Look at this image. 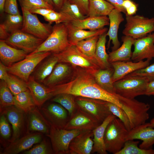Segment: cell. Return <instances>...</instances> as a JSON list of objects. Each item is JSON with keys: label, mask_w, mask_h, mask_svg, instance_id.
<instances>
[{"label": "cell", "mask_w": 154, "mask_h": 154, "mask_svg": "<svg viewBox=\"0 0 154 154\" xmlns=\"http://www.w3.org/2000/svg\"><path fill=\"white\" fill-rule=\"evenodd\" d=\"M149 123L150 126L152 128H154V117L151 120Z\"/></svg>", "instance_id": "cell-58"}, {"label": "cell", "mask_w": 154, "mask_h": 154, "mask_svg": "<svg viewBox=\"0 0 154 154\" xmlns=\"http://www.w3.org/2000/svg\"><path fill=\"white\" fill-rule=\"evenodd\" d=\"M40 110L50 126L59 128L64 129L70 117L68 111L59 104L42 106Z\"/></svg>", "instance_id": "cell-13"}, {"label": "cell", "mask_w": 154, "mask_h": 154, "mask_svg": "<svg viewBox=\"0 0 154 154\" xmlns=\"http://www.w3.org/2000/svg\"><path fill=\"white\" fill-rule=\"evenodd\" d=\"M151 60H146L134 62L118 61L110 63L114 70L112 77L114 83L137 70L144 68L150 64Z\"/></svg>", "instance_id": "cell-19"}, {"label": "cell", "mask_w": 154, "mask_h": 154, "mask_svg": "<svg viewBox=\"0 0 154 154\" xmlns=\"http://www.w3.org/2000/svg\"><path fill=\"white\" fill-rule=\"evenodd\" d=\"M66 0H52L54 7L59 10Z\"/></svg>", "instance_id": "cell-56"}, {"label": "cell", "mask_w": 154, "mask_h": 154, "mask_svg": "<svg viewBox=\"0 0 154 154\" xmlns=\"http://www.w3.org/2000/svg\"><path fill=\"white\" fill-rule=\"evenodd\" d=\"M131 59L134 62L145 59L151 60L154 58V33H150L140 38L135 39Z\"/></svg>", "instance_id": "cell-14"}, {"label": "cell", "mask_w": 154, "mask_h": 154, "mask_svg": "<svg viewBox=\"0 0 154 154\" xmlns=\"http://www.w3.org/2000/svg\"><path fill=\"white\" fill-rule=\"evenodd\" d=\"M48 88L52 97L68 94L111 102L121 107L116 93L109 92L102 88L96 82L93 74L81 68L75 70L70 80Z\"/></svg>", "instance_id": "cell-1"}, {"label": "cell", "mask_w": 154, "mask_h": 154, "mask_svg": "<svg viewBox=\"0 0 154 154\" xmlns=\"http://www.w3.org/2000/svg\"><path fill=\"white\" fill-rule=\"evenodd\" d=\"M139 143V141L134 140H127L123 147L116 154H154V149L141 148L138 146Z\"/></svg>", "instance_id": "cell-37"}, {"label": "cell", "mask_w": 154, "mask_h": 154, "mask_svg": "<svg viewBox=\"0 0 154 154\" xmlns=\"http://www.w3.org/2000/svg\"><path fill=\"white\" fill-rule=\"evenodd\" d=\"M114 8L106 0H89L88 17L108 16Z\"/></svg>", "instance_id": "cell-32"}, {"label": "cell", "mask_w": 154, "mask_h": 154, "mask_svg": "<svg viewBox=\"0 0 154 154\" xmlns=\"http://www.w3.org/2000/svg\"><path fill=\"white\" fill-rule=\"evenodd\" d=\"M27 83L36 106L40 109L44 103L52 97L49 88L40 84L33 76H30Z\"/></svg>", "instance_id": "cell-24"}, {"label": "cell", "mask_w": 154, "mask_h": 154, "mask_svg": "<svg viewBox=\"0 0 154 154\" xmlns=\"http://www.w3.org/2000/svg\"><path fill=\"white\" fill-rule=\"evenodd\" d=\"M28 54L24 50L10 46L4 40L0 41V58L7 67L25 59Z\"/></svg>", "instance_id": "cell-23"}, {"label": "cell", "mask_w": 154, "mask_h": 154, "mask_svg": "<svg viewBox=\"0 0 154 154\" xmlns=\"http://www.w3.org/2000/svg\"><path fill=\"white\" fill-rule=\"evenodd\" d=\"M108 17L109 19V28L106 35L108 36L109 40L108 48H109L111 41L113 44L112 51L117 49L120 46V42L118 37V32L120 24L124 20L122 13L114 8L112 10Z\"/></svg>", "instance_id": "cell-22"}, {"label": "cell", "mask_w": 154, "mask_h": 154, "mask_svg": "<svg viewBox=\"0 0 154 154\" xmlns=\"http://www.w3.org/2000/svg\"><path fill=\"white\" fill-rule=\"evenodd\" d=\"M44 40L20 30L11 34L5 40L8 44L30 54L34 51Z\"/></svg>", "instance_id": "cell-12"}, {"label": "cell", "mask_w": 154, "mask_h": 154, "mask_svg": "<svg viewBox=\"0 0 154 154\" xmlns=\"http://www.w3.org/2000/svg\"><path fill=\"white\" fill-rule=\"evenodd\" d=\"M116 117L111 114L108 116L100 125L92 130L94 144L92 153L107 154L104 141V136L106 127L109 123Z\"/></svg>", "instance_id": "cell-26"}, {"label": "cell", "mask_w": 154, "mask_h": 154, "mask_svg": "<svg viewBox=\"0 0 154 154\" xmlns=\"http://www.w3.org/2000/svg\"><path fill=\"white\" fill-rule=\"evenodd\" d=\"M21 8L29 11L36 9L44 8L54 9V7L43 0H19Z\"/></svg>", "instance_id": "cell-44"}, {"label": "cell", "mask_w": 154, "mask_h": 154, "mask_svg": "<svg viewBox=\"0 0 154 154\" xmlns=\"http://www.w3.org/2000/svg\"><path fill=\"white\" fill-rule=\"evenodd\" d=\"M4 81L14 96L28 90L27 82L9 73Z\"/></svg>", "instance_id": "cell-38"}, {"label": "cell", "mask_w": 154, "mask_h": 154, "mask_svg": "<svg viewBox=\"0 0 154 154\" xmlns=\"http://www.w3.org/2000/svg\"><path fill=\"white\" fill-rule=\"evenodd\" d=\"M99 36H96L90 37L79 41L75 44L83 54L96 62L95 52L97 43Z\"/></svg>", "instance_id": "cell-35"}, {"label": "cell", "mask_w": 154, "mask_h": 154, "mask_svg": "<svg viewBox=\"0 0 154 154\" xmlns=\"http://www.w3.org/2000/svg\"><path fill=\"white\" fill-rule=\"evenodd\" d=\"M54 10L48 8H41L35 9L29 11L33 14H39L44 17Z\"/></svg>", "instance_id": "cell-52"}, {"label": "cell", "mask_w": 154, "mask_h": 154, "mask_svg": "<svg viewBox=\"0 0 154 154\" xmlns=\"http://www.w3.org/2000/svg\"><path fill=\"white\" fill-rule=\"evenodd\" d=\"M28 113L27 134L35 132L49 134L50 125L37 107Z\"/></svg>", "instance_id": "cell-21"}, {"label": "cell", "mask_w": 154, "mask_h": 154, "mask_svg": "<svg viewBox=\"0 0 154 154\" xmlns=\"http://www.w3.org/2000/svg\"><path fill=\"white\" fill-rule=\"evenodd\" d=\"M10 34L7 31L2 24L0 25V38L5 40L9 36Z\"/></svg>", "instance_id": "cell-55"}, {"label": "cell", "mask_w": 154, "mask_h": 154, "mask_svg": "<svg viewBox=\"0 0 154 154\" xmlns=\"http://www.w3.org/2000/svg\"><path fill=\"white\" fill-rule=\"evenodd\" d=\"M125 16L126 23L122 31L124 35L137 39L154 31V18L139 15Z\"/></svg>", "instance_id": "cell-7"}, {"label": "cell", "mask_w": 154, "mask_h": 154, "mask_svg": "<svg viewBox=\"0 0 154 154\" xmlns=\"http://www.w3.org/2000/svg\"><path fill=\"white\" fill-rule=\"evenodd\" d=\"M23 23V16L20 14L17 15L8 14L2 24L7 31L11 34L21 30Z\"/></svg>", "instance_id": "cell-39"}, {"label": "cell", "mask_w": 154, "mask_h": 154, "mask_svg": "<svg viewBox=\"0 0 154 154\" xmlns=\"http://www.w3.org/2000/svg\"><path fill=\"white\" fill-rule=\"evenodd\" d=\"M101 123L87 113L77 108L71 116L64 129L93 130Z\"/></svg>", "instance_id": "cell-15"}, {"label": "cell", "mask_w": 154, "mask_h": 154, "mask_svg": "<svg viewBox=\"0 0 154 154\" xmlns=\"http://www.w3.org/2000/svg\"><path fill=\"white\" fill-rule=\"evenodd\" d=\"M44 19L51 24L55 22L56 24L71 22L74 20L71 17L60 12H57L54 10L44 17Z\"/></svg>", "instance_id": "cell-43"}, {"label": "cell", "mask_w": 154, "mask_h": 154, "mask_svg": "<svg viewBox=\"0 0 154 154\" xmlns=\"http://www.w3.org/2000/svg\"><path fill=\"white\" fill-rule=\"evenodd\" d=\"M23 23L21 30L37 37L45 40L52 32L50 24L43 23L37 16L29 11L21 8Z\"/></svg>", "instance_id": "cell-11"}, {"label": "cell", "mask_w": 154, "mask_h": 154, "mask_svg": "<svg viewBox=\"0 0 154 154\" xmlns=\"http://www.w3.org/2000/svg\"><path fill=\"white\" fill-rule=\"evenodd\" d=\"M4 11L8 14L17 15L20 14L17 0H6Z\"/></svg>", "instance_id": "cell-48"}, {"label": "cell", "mask_w": 154, "mask_h": 154, "mask_svg": "<svg viewBox=\"0 0 154 154\" xmlns=\"http://www.w3.org/2000/svg\"><path fill=\"white\" fill-rule=\"evenodd\" d=\"M84 131L78 129H66L50 126L49 133L46 135L50 139L54 153L68 154H70L69 146L71 141Z\"/></svg>", "instance_id": "cell-9"}, {"label": "cell", "mask_w": 154, "mask_h": 154, "mask_svg": "<svg viewBox=\"0 0 154 154\" xmlns=\"http://www.w3.org/2000/svg\"><path fill=\"white\" fill-rule=\"evenodd\" d=\"M9 73L8 72L7 67L1 61L0 62V79L4 81L7 78Z\"/></svg>", "instance_id": "cell-53"}, {"label": "cell", "mask_w": 154, "mask_h": 154, "mask_svg": "<svg viewBox=\"0 0 154 154\" xmlns=\"http://www.w3.org/2000/svg\"><path fill=\"white\" fill-rule=\"evenodd\" d=\"M70 3L76 5L82 13L88 17L89 12V0H68Z\"/></svg>", "instance_id": "cell-49"}, {"label": "cell", "mask_w": 154, "mask_h": 154, "mask_svg": "<svg viewBox=\"0 0 154 154\" xmlns=\"http://www.w3.org/2000/svg\"><path fill=\"white\" fill-rule=\"evenodd\" d=\"M129 131L117 117L112 120L106 129L104 141L108 152L116 154L123 147Z\"/></svg>", "instance_id": "cell-4"}, {"label": "cell", "mask_w": 154, "mask_h": 154, "mask_svg": "<svg viewBox=\"0 0 154 154\" xmlns=\"http://www.w3.org/2000/svg\"><path fill=\"white\" fill-rule=\"evenodd\" d=\"M111 4L115 7L121 13H123L126 14V11L123 6V4L124 0H106Z\"/></svg>", "instance_id": "cell-51"}, {"label": "cell", "mask_w": 154, "mask_h": 154, "mask_svg": "<svg viewBox=\"0 0 154 154\" xmlns=\"http://www.w3.org/2000/svg\"><path fill=\"white\" fill-rule=\"evenodd\" d=\"M72 17L74 20H81L88 17L84 15L76 5L66 0L59 10Z\"/></svg>", "instance_id": "cell-41"}, {"label": "cell", "mask_w": 154, "mask_h": 154, "mask_svg": "<svg viewBox=\"0 0 154 154\" xmlns=\"http://www.w3.org/2000/svg\"><path fill=\"white\" fill-rule=\"evenodd\" d=\"M42 133L35 132L27 134L10 142L1 154H17L28 150L34 145L38 143L42 140Z\"/></svg>", "instance_id": "cell-18"}, {"label": "cell", "mask_w": 154, "mask_h": 154, "mask_svg": "<svg viewBox=\"0 0 154 154\" xmlns=\"http://www.w3.org/2000/svg\"><path fill=\"white\" fill-rule=\"evenodd\" d=\"M147 78L149 82L154 80V63L146 67L137 70L128 74Z\"/></svg>", "instance_id": "cell-47"}, {"label": "cell", "mask_w": 154, "mask_h": 154, "mask_svg": "<svg viewBox=\"0 0 154 154\" xmlns=\"http://www.w3.org/2000/svg\"><path fill=\"white\" fill-rule=\"evenodd\" d=\"M5 115L1 113L0 117V133L3 139H9L11 135V128Z\"/></svg>", "instance_id": "cell-46"}, {"label": "cell", "mask_w": 154, "mask_h": 154, "mask_svg": "<svg viewBox=\"0 0 154 154\" xmlns=\"http://www.w3.org/2000/svg\"><path fill=\"white\" fill-rule=\"evenodd\" d=\"M14 105V96L5 82L1 80L0 84V110Z\"/></svg>", "instance_id": "cell-40"}, {"label": "cell", "mask_w": 154, "mask_h": 154, "mask_svg": "<svg viewBox=\"0 0 154 154\" xmlns=\"http://www.w3.org/2000/svg\"><path fill=\"white\" fill-rule=\"evenodd\" d=\"M106 32L100 36L97 42L95 52L96 60L101 69L110 68L111 64L109 61V54L106 52Z\"/></svg>", "instance_id": "cell-31"}, {"label": "cell", "mask_w": 154, "mask_h": 154, "mask_svg": "<svg viewBox=\"0 0 154 154\" xmlns=\"http://www.w3.org/2000/svg\"><path fill=\"white\" fill-rule=\"evenodd\" d=\"M123 5L126 11L125 15H134L137 10V4L131 0H124Z\"/></svg>", "instance_id": "cell-50"}, {"label": "cell", "mask_w": 154, "mask_h": 154, "mask_svg": "<svg viewBox=\"0 0 154 154\" xmlns=\"http://www.w3.org/2000/svg\"><path fill=\"white\" fill-rule=\"evenodd\" d=\"M71 44L68 37L67 27L64 23L56 24L51 33L33 52L29 54L41 52H49L53 54L60 52Z\"/></svg>", "instance_id": "cell-2"}, {"label": "cell", "mask_w": 154, "mask_h": 154, "mask_svg": "<svg viewBox=\"0 0 154 154\" xmlns=\"http://www.w3.org/2000/svg\"><path fill=\"white\" fill-rule=\"evenodd\" d=\"M107 105L111 113L119 118L123 123L129 131L131 129L129 117L124 110L120 107L113 103L107 102Z\"/></svg>", "instance_id": "cell-42"}, {"label": "cell", "mask_w": 154, "mask_h": 154, "mask_svg": "<svg viewBox=\"0 0 154 154\" xmlns=\"http://www.w3.org/2000/svg\"><path fill=\"white\" fill-rule=\"evenodd\" d=\"M145 95L154 96V80L148 83Z\"/></svg>", "instance_id": "cell-54"}, {"label": "cell", "mask_w": 154, "mask_h": 154, "mask_svg": "<svg viewBox=\"0 0 154 154\" xmlns=\"http://www.w3.org/2000/svg\"><path fill=\"white\" fill-rule=\"evenodd\" d=\"M75 27L83 29L94 31L102 28L109 25L107 16L88 17L81 20H74L71 22Z\"/></svg>", "instance_id": "cell-28"}, {"label": "cell", "mask_w": 154, "mask_h": 154, "mask_svg": "<svg viewBox=\"0 0 154 154\" xmlns=\"http://www.w3.org/2000/svg\"><path fill=\"white\" fill-rule=\"evenodd\" d=\"M135 39L129 36H122V44L121 46L117 49L110 52L108 54L110 63L118 61H129L132 57L131 48Z\"/></svg>", "instance_id": "cell-27"}, {"label": "cell", "mask_w": 154, "mask_h": 154, "mask_svg": "<svg viewBox=\"0 0 154 154\" xmlns=\"http://www.w3.org/2000/svg\"><path fill=\"white\" fill-rule=\"evenodd\" d=\"M64 23L67 28L68 39L71 44L75 45L80 41L94 36H100L108 31L106 27L94 31H86L75 27L70 22Z\"/></svg>", "instance_id": "cell-25"}, {"label": "cell", "mask_w": 154, "mask_h": 154, "mask_svg": "<svg viewBox=\"0 0 154 154\" xmlns=\"http://www.w3.org/2000/svg\"><path fill=\"white\" fill-rule=\"evenodd\" d=\"M126 141L139 139L142 141L139 147L141 149H151L154 144V128L150 126L149 123H145L135 127L129 131Z\"/></svg>", "instance_id": "cell-17"}, {"label": "cell", "mask_w": 154, "mask_h": 154, "mask_svg": "<svg viewBox=\"0 0 154 154\" xmlns=\"http://www.w3.org/2000/svg\"><path fill=\"white\" fill-rule=\"evenodd\" d=\"M14 106L26 113L36 107L33 97L28 89L14 96Z\"/></svg>", "instance_id": "cell-34"}, {"label": "cell", "mask_w": 154, "mask_h": 154, "mask_svg": "<svg viewBox=\"0 0 154 154\" xmlns=\"http://www.w3.org/2000/svg\"><path fill=\"white\" fill-rule=\"evenodd\" d=\"M92 130L84 131L74 137L69 146L70 154H90L94 142Z\"/></svg>", "instance_id": "cell-20"}, {"label": "cell", "mask_w": 154, "mask_h": 154, "mask_svg": "<svg viewBox=\"0 0 154 154\" xmlns=\"http://www.w3.org/2000/svg\"><path fill=\"white\" fill-rule=\"evenodd\" d=\"M53 54L57 57L58 62L70 63L92 73L101 69L95 60L83 54L75 45L71 44L64 50Z\"/></svg>", "instance_id": "cell-6"}, {"label": "cell", "mask_w": 154, "mask_h": 154, "mask_svg": "<svg viewBox=\"0 0 154 154\" xmlns=\"http://www.w3.org/2000/svg\"><path fill=\"white\" fill-rule=\"evenodd\" d=\"M77 108L82 110L101 123L112 114L107 105L108 102L99 100L76 96Z\"/></svg>", "instance_id": "cell-10"}, {"label": "cell", "mask_w": 154, "mask_h": 154, "mask_svg": "<svg viewBox=\"0 0 154 154\" xmlns=\"http://www.w3.org/2000/svg\"><path fill=\"white\" fill-rule=\"evenodd\" d=\"M70 71V66L67 64L62 62L57 64L43 82L48 87L60 84L69 75Z\"/></svg>", "instance_id": "cell-29"}, {"label": "cell", "mask_w": 154, "mask_h": 154, "mask_svg": "<svg viewBox=\"0 0 154 154\" xmlns=\"http://www.w3.org/2000/svg\"><path fill=\"white\" fill-rule=\"evenodd\" d=\"M53 153L52 148L44 139L32 149L25 151L24 154H50Z\"/></svg>", "instance_id": "cell-45"}, {"label": "cell", "mask_w": 154, "mask_h": 154, "mask_svg": "<svg viewBox=\"0 0 154 154\" xmlns=\"http://www.w3.org/2000/svg\"><path fill=\"white\" fill-rule=\"evenodd\" d=\"M116 94L121 108L129 117L131 129L145 123L149 119L148 112L150 106L148 104L140 102L135 98H127L116 93Z\"/></svg>", "instance_id": "cell-5"}, {"label": "cell", "mask_w": 154, "mask_h": 154, "mask_svg": "<svg viewBox=\"0 0 154 154\" xmlns=\"http://www.w3.org/2000/svg\"><path fill=\"white\" fill-rule=\"evenodd\" d=\"M58 62L57 57L54 54L44 61L35 72V79L38 82H44L50 74L56 64Z\"/></svg>", "instance_id": "cell-33"}, {"label": "cell", "mask_w": 154, "mask_h": 154, "mask_svg": "<svg viewBox=\"0 0 154 154\" xmlns=\"http://www.w3.org/2000/svg\"><path fill=\"white\" fill-rule=\"evenodd\" d=\"M0 113L5 115L12 125L13 132L10 142H13L20 137L23 131L24 112L13 105L0 110Z\"/></svg>", "instance_id": "cell-16"}, {"label": "cell", "mask_w": 154, "mask_h": 154, "mask_svg": "<svg viewBox=\"0 0 154 154\" xmlns=\"http://www.w3.org/2000/svg\"><path fill=\"white\" fill-rule=\"evenodd\" d=\"M149 79L147 77L127 75L114 82L116 93L128 98L145 95Z\"/></svg>", "instance_id": "cell-3"}, {"label": "cell", "mask_w": 154, "mask_h": 154, "mask_svg": "<svg viewBox=\"0 0 154 154\" xmlns=\"http://www.w3.org/2000/svg\"><path fill=\"white\" fill-rule=\"evenodd\" d=\"M45 2L54 7V5L52 0H43Z\"/></svg>", "instance_id": "cell-57"}, {"label": "cell", "mask_w": 154, "mask_h": 154, "mask_svg": "<svg viewBox=\"0 0 154 154\" xmlns=\"http://www.w3.org/2000/svg\"><path fill=\"white\" fill-rule=\"evenodd\" d=\"M51 53L49 52H41L28 54L25 59L7 67L8 72L27 82L36 66Z\"/></svg>", "instance_id": "cell-8"}, {"label": "cell", "mask_w": 154, "mask_h": 154, "mask_svg": "<svg viewBox=\"0 0 154 154\" xmlns=\"http://www.w3.org/2000/svg\"><path fill=\"white\" fill-rule=\"evenodd\" d=\"M54 97L51 100L62 106L68 111L70 116L76 110L77 106L75 102V96L70 94L63 93Z\"/></svg>", "instance_id": "cell-36"}, {"label": "cell", "mask_w": 154, "mask_h": 154, "mask_svg": "<svg viewBox=\"0 0 154 154\" xmlns=\"http://www.w3.org/2000/svg\"><path fill=\"white\" fill-rule=\"evenodd\" d=\"M113 72V69L110 68L100 69L92 73L97 84L105 90L112 93H115L112 80Z\"/></svg>", "instance_id": "cell-30"}]
</instances>
